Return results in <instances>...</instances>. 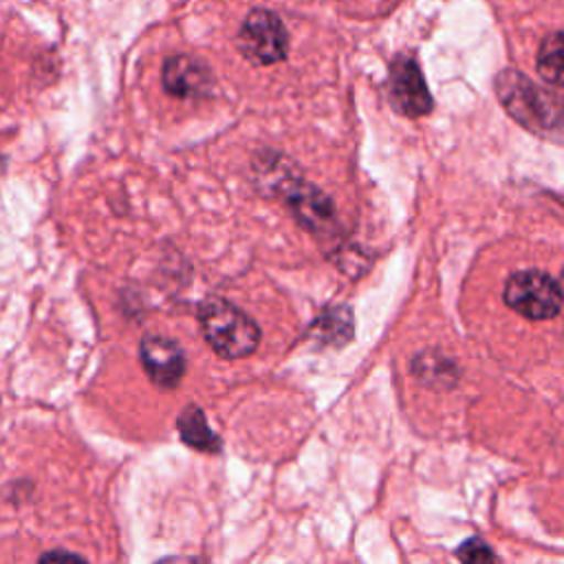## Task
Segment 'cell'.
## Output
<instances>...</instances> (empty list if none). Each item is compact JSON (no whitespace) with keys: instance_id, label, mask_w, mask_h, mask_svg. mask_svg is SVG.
<instances>
[{"instance_id":"1","label":"cell","mask_w":564,"mask_h":564,"mask_svg":"<svg viewBox=\"0 0 564 564\" xmlns=\"http://www.w3.org/2000/svg\"><path fill=\"white\" fill-rule=\"evenodd\" d=\"M496 93L505 110L531 132L564 143V101L535 86L518 70H502L496 77Z\"/></svg>"},{"instance_id":"2","label":"cell","mask_w":564,"mask_h":564,"mask_svg":"<svg viewBox=\"0 0 564 564\" xmlns=\"http://www.w3.org/2000/svg\"><path fill=\"white\" fill-rule=\"evenodd\" d=\"M198 319L207 344L220 357L238 359L251 355L258 348V324L227 300H207L198 311Z\"/></svg>"},{"instance_id":"3","label":"cell","mask_w":564,"mask_h":564,"mask_svg":"<svg viewBox=\"0 0 564 564\" xmlns=\"http://www.w3.org/2000/svg\"><path fill=\"white\" fill-rule=\"evenodd\" d=\"M505 302L529 319H546L557 315L562 291L557 282L542 271H518L507 280Z\"/></svg>"},{"instance_id":"4","label":"cell","mask_w":564,"mask_h":564,"mask_svg":"<svg viewBox=\"0 0 564 564\" xmlns=\"http://www.w3.org/2000/svg\"><path fill=\"white\" fill-rule=\"evenodd\" d=\"M238 48L253 64L264 66L280 62L289 48V35L282 20L267 9L251 11L240 26Z\"/></svg>"},{"instance_id":"5","label":"cell","mask_w":564,"mask_h":564,"mask_svg":"<svg viewBox=\"0 0 564 564\" xmlns=\"http://www.w3.org/2000/svg\"><path fill=\"white\" fill-rule=\"evenodd\" d=\"M388 93H390L392 106L405 117H421L432 108V97L412 57H405V55L394 57V62L390 64Z\"/></svg>"},{"instance_id":"6","label":"cell","mask_w":564,"mask_h":564,"mask_svg":"<svg viewBox=\"0 0 564 564\" xmlns=\"http://www.w3.org/2000/svg\"><path fill=\"white\" fill-rule=\"evenodd\" d=\"M141 364L148 377L161 388H174L185 375V355L181 346L163 335H145L141 339Z\"/></svg>"},{"instance_id":"7","label":"cell","mask_w":564,"mask_h":564,"mask_svg":"<svg viewBox=\"0 0 564 564\" xmlns=\"http://www.w3.org/2000/svg\"><path fill=\"white\" fill-rule=\"evenodd\" d=\"M163 86L170 95L181 99L200 97L212 86V75L200 62L187 55H174L163 66Z\"/></svg>"},{"instance_id":"8","label":"cell","mask_w":564,"mask_h":564,"mask_svg":"<svg viewBox=\"0 0 564 564\" xmlns=\"http://www.w3.org/2000/svg\"><path fill=\"white\" fill-rule=\"evenodd\" d=\"M178 434L181 438L198 449V452H207V454H216L220 449V438L216 436V432L209 427L203 410L198 405H187L181 416H178Z\"/></svg>"},{"instance_id":"9","label":"cell","mask_w":564,"mask_h":564,"mask_svg":"<svg viewBox=\"0 0 564 564\" xmlns=\"http://www.w3.org/2000/svg\"><path fill=\"white\" fill-rule=\"evenodd\" d=\"M535 68L544 82L564 86V33L555 31L542 40L535 57Z\"/></svg>"},{"instance_id":"10","label":"cell","mask_w":564,"mask_h":564,"mask_svg":"<svg viewBox=\"0 0 564 564\" xmlns=\"http://www.w3.org/2000/svg\"><path fill=\"white\" fill-rule=\"evenodd\" d=\"M293 207H295V212H297V216L306 223V225H311V227H315V225H324L328 218H330V205H328V200L319 194V192H315L313 187H306V185H302L300 189H293Z\"/></svg>"},{"instance_id":"11","label":"cell","mask_w":564,"mask_h":564,"mask_svg":"<svg viewBox=\"0 0 564 564\" xmlns=\"http://www.w3.org/2000/svg\"><path fill=\"white\" fill-rule=\"evenodd\" d=\"M456 555L463 560V562H485V560H496V553L478 538H471L467 540L458 551Z\"/></svg>"},{"instance_id":"12","label":"cell","mask_w":564,"mask_h":564,"mask_svg":"<svg viewBox=\"0 0 564 564\" xmlns=\"http://www.w3.org/2000/svg\"><path fill=\"white\" fill-rule=\"evenodd\" d=\"M59 557H75V560H77V555H73V553H62V551H55V553H46V555H42V560H59Z\"/></svg>"}]
</instances>
